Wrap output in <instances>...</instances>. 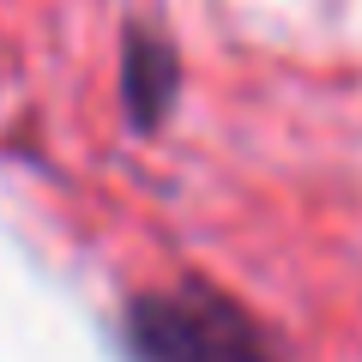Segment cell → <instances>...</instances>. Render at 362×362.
<instances>
[{
	"mask_svg": "<svg viewBox=\"0 0 362 362\" xmlns=\"http://www.w3.org/2000/svg\"><path fill=\"white\" fill-rule=\"evenodd\" d=\"M133 362H284L266 326L206 284L151 290L127 308Z\"/></svg>",
	"mask_w": 362,
	"mask_h": 362,
	"instance_id": "cell-1",
	"label": "cell"
},
{
	"mask_svg": "<svg viewBox=\"0 0 362 362\" xmlns=\"http://www.w3.org/2000/svg\"><path fill=\"white\" fill-rule=\"evenodd\" d=\"M121 90H127V115L139 127H157L169 97H175V54H169V42L133 30L127 54H121Z\"/></svg>",
	"mask_w": 362,
	"mask_h": 362,
	"instance_id": "cell-2",
	"label": "cell"
}]
</instances>
